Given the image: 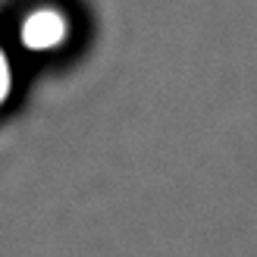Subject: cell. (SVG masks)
<instances>
[{
	"label": "cell",
	"instance_id": "7a4b0ae2",
	"mask_svg": "<svg viewBox=\"0 0 257 257\" xmlns=\"http://www.w3.org/2000/svg\"><path fill=\"white\" fill-rule=\"evenodd\" d=\"M19 82H22V60L13 54L7 38H0V116L16 104Z\"/></svg>",
	"mask_w": 257,
	"mask_h": 257
},
{
	"label": "cell",
	"instance_id": "6da1fadb",
	"mask_svg": "<svg viewBox=\"0 0 257 257\" xmlns=\"http://www.w3.org/2000/svg\"><path fill=\"white\" fill-rule=\"evenodd\" d=\"M4 38L22 66L60 63L79 47L82 19L66 0H25L10 19V32Z\"/></svg>",
	"mask_w": 257,
	"mask_h": 257
}]
</instances>
